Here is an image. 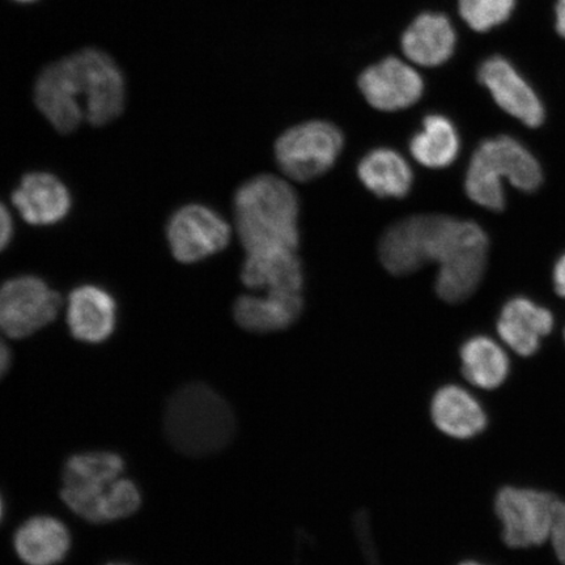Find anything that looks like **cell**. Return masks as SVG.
I'll return each mask as SVG.
<instances>
[{
  "label": "cell",
  "mask_w": 565,
  "mask_h": 565,
  "mask_svg": "<svg viewBox=\"0 0 565 565\" xmlns=\"http://www.w3.org/2000/svg\"><path fill=\"white\" fill-rule=\"evenodd\" d=\"M299 210L298 195L279 177L245 182L235 195V218L246 254L298 250Z\"/></svg>",
  "instance_id": "1"
},
{
  "label": "cell",
  "mask_w": 565,
  "mask_h": 565,
  "mask_svg": "<svg viewBox=\"0 0 565 565\" xmlns=\"http://www.w3.org/2000/svg\"><path fill=\"white\" fill-rule=\"evenodd\" d=\"M167 439L182 455L202 457L221 451L235 434V416L227 402L211 387L190 384L168 402Z\"/></svg>",
  "instance_id": "2"
},
{
  "label": "cell",
  "mask_w": 565,
  "mask_h": 565,
  "mask_svg": "<svg viewBox=\"0 0 565 565\" xmlns=\"http://www.w3.org/2000/svg\"><path fill=\"white\" fill-rule=\"evenodd\" d=\"M504 180L521 192L533 193L543 181L540 162L511 137L487 139L470 161L465 181L466 193L479 206L503 211Z\"/></svg>",
  "instance_id": "3"
},
{
  "label": "cell",
  "mask_w": 565,
  "mask_h": 565,
  "mask_svg": "<svg viewBox=\"0 0 565 565\" xmlns=\"http://www.w3.org/2000/svg\"><path fill=\"white\" fill-rule=\"evenodd\" d=\"M489 246V237L477 223L454 218L436 259V292L441 300L458 303L477 291L486 271Z\"/></svg>",
  "instance_id": "4"
},
{
  "label": "cell",
  "mask_w": 565,
  "mask_h": 565,
  "mask_svg": "<svg viewBox=\"0 0 565 565\" xmlns=\"http://www.w3.org/2000/svg\"><path fill=\"white\" fill-rule=\"evenodd\" d=\"M68 56L79 81L86 121L95 127L115 122L129 102V86L121 66L97 47H84Z\"/></svg>",
  "instance_id": "5"
},
{
  "label": "cell",
  "mask_w": 565,
  "mask_h": 565,
  "mask_svg": "<svg viewBox=\"0 0 565 565\" xmlns=\"http://www.w3.org/2000/svg\"><path fill=\"white\" fill-rule=\"evenodd\" d=\"M343 145V134L335 125L310 121L282 134L275 145V157L289 179L308 182L335 164Z\"/></svg>",
  "instance_id": "6"
},
{
  "label": "cell",
  "mask_w": 565,
  "mask_h": 565,
  "mask_svg": "<svg viewBox=\"0 0 565 565\" xmlns=\"http://www.w3.org/2000/svg\"><path fill=\"white\" fill-rule=\"evenodd\" d=\"M554 493L505 487L494 500V511L503 525L508 547L541 546L553 533L557 505Z\"/></svg>",
  "instance_id": "7"
},
{
  "label": "cell",
  "mask_w": 565,
  "mask_h": 565,
  "mask_svg": "<svg viewBox=\"0 0 565 565\" xmlns=\"http://www.w3.org/2000/svg\"><path fill=\"white\" fill-rule=\"evenodd\" d=\"M450 218L416 215L393 224L379 246L380 259L386 270L402 277L435 260Z\"/></svg>",
  "instance_id": "8"
},
{
  "label": "cell",
  "mask_w": 565,
  "mask_h": 565,
  "mask_svg": "<svg viewBox=\"0 0 565 565\" xmlns=\"http://www.w3.org/2000/svg\"><path fill=\"white\" fill-rule=\"evenodd\" d=\"M62 298L32 275L12 278L0 286V331L21 339L38 333L58 316Z\"/></svg>",
  "instance_id": "9"
},
{
  "label": "cell",
  "mask_w": 565,
  "mask_h": 565,
  "mask_svg": "<svg viewBox=\"0 0 565 565\" xmlns=\"http://www.w3.org/2000/svg\"><path fill=\"white\" fill-rule=\"evenodd\" d=\"M124 469V459L110 451L75 455L63 471L62 499L82 519L100 524L102 501Z\"/></svg>",
  "instance_id": "10"
},
{
  "label": "cell",
  "mask_w": 565,
  "mask_h": 565,
  "mask_svg": "<svg viewBox=\"0 0 565 565\" xmlns=\"http://www.w3.org/2000/svg\"><path fill=\"white\" fill-rule=\"evenodd\" d=\"M167 235L174 258L182 264H194L222 252L230 244L231 227L216 211L189 204L174 212Z\"/></svg>",
  "instance_id": "11"
},
{
  "label": "cell",
  "mask_w": 565,
  "mask_h": 565,
  "mask_svg": "<svg viewBox=\"0 0 565 565\" xmlns=\"http://www.w3.org/2000/svg\"><path fill=\"white\" fill-rule=\"evenodd\" d=\"M478 79L499 108L520 122L535 129L545 121V106L539 94L505 56L486 60L479 67Z\"/></svg>",
  "instance_id": "12"
},
{
  "label": "cell",
  "mask_w": 565,
  "mask_h": 565,
  "mask_svg": "<svg viewBox=\"0 0 565 565\" xmlns=\"http://www.w3.org/2000/svg\"><path fill=\"white\" fill-rule=\"evenodd\" d=\"M359 88L374 109L397 111L419 102L424 83L418 71L398 58H386L366 68Z\"/></svg>",
  "instance_id": "13"
},
{
  "label": "cell",
  "mask_w": 565,
  "mask_h": 565,
  "mask_svg": "<svg viewBox=\"0 0 565 565\" xmlns=\"http://www.w3.org/2000/svg\"><path fill=\"white\" fill-rule=\"evenodd\" d=\"M63 58L41 70L33 86V104L41 116L61 134L74 132L86 116L71 90L68 71Z\"/></svg>",
  "instance_id": "14"
},
{
  "label": "cell",
  "mask_w": 565,
  "mask_h": 565,
  "mask_svg": "<svg viewBox=\"0 0 565 565\" xmlns=\"http://www.w3.org/2000/svg\"><path fill=\"white\" fill-rule=\"evenodd\" d=\"M67 323L74 338L86 343H103L115 333L117 303L104 288L82 286L70 294Z\"/></svg>",
  "instance_id": "15"
},
{
  "label": "cell",
  "mask_w": 565,
  "mask_h": 565,
  "mask_svg": "<svg viewBox=\"0 0 565 565\" xmlns=\"http://www.w3.org/2000/svg\"><path fill=\"white\" fill-rule=\"evenodd\" d=\"M12 202L26 223L52 225L63 221L71 210L68 189L55 175L34 172L23 177Z\"/></svg>",
  "instance_id": "16"
},
{
  "label": "cell",
  "mask_w": 565,
  "mask_h": 565,
  "mask_svg": "<svg viewBox=\"0 0 565 565\" xmlns=\"http://www.w3.org/2000/svg\"><path fill=\"white\" fill-rule=\"evenodd\" d=\"M456 45L455 26L441 13H422L402 35V51L406 58L424 67H436L448 62Z\"/></svg>",
  "instance_id": "17"
},
{
  "label": "cell",
  "mask_w": 565,
  "mask_h": 565,
  "mask_svg": "<svg viewBox=\"0 0 565 565\" xmlns=\"http://www.w3.org/2000/svg\"><path fill=\"white\" fill-rule=\"evenodd\" d=\"M554 328V317L546 308L525 298L505 303L498 321V333L521 356H532L541 348L542 338Z\"/></svg>",
  "instance_id": "18"
},
{
  "label": "cell",
  "mask_w": 565,
  "mask_h": 565,
  "mask_svg": "<svg viewBox=\"0 0 565 565\" xmlns=\"http://www.w3.org/2000/svg\"><path fill=\"white\" fill-rule=\"evenodd\" d=\"M302 307L301 292L245 295L236 301L233 315L239 327L252 333H271L291 327Z\"/></svg>",
  "instance_id": "19"
},
{
  "label": "cell",
  "mask_w": 565,
  "mask_h": 565,
  "mask_svg": "<svg viewBox=\"0 0 565 565\" xmlns=\"http://www.w3.org/2000/svg\"><path fill=\"white\" fill-rule=\"evenodd\" d=\"M430 413L436 427L456 439H470L483 433L487 426L482 405L468 391L455 385L435 394Z\"/></svg>",
  "instance_id": "20"
},
{
  "label": "cell",
  "mask_w": 565,
  "mask_h": 565,
  "mask_svg": "<svg viewBox=\"0 0 565 565\" xmlns=\"http://www.w3.org/2000/svg\"><path fill=\"white\" fill-rule=\"evenodd\" d=\"M13 543L25 564L55 565L65 559L71 540L67 527L61 521L40 515L19 527Z\"/></svg>",
  "instance_id": "21"
},
{
  "label": "cell",
  "mask_w": 565,
  "mask_h": 565,
  "mask_svg": "<svg viewBox=\"0 0 565 565\" xmlns=\"http://www.w3.org/2000/svg\"><path fill=\"white\" fill-rule=\"evenodd\" d=\"M244 285L266 292H301L302 268L296 252L246 254Z\"/></svg>",
  "instance_id": "22"
},
{
  "label": "cell",
  "mask_w": 565,
  "mask_h": 565,
  "mask_svg": "<svg viewBox=\"0 0 565 565\" xmlns=\"http://www.w3.org/2000/svg\"><path fill=\"white\" fill-rule=\"evenodd\" d=\"M360 181L374 195L401 200L412 190L414 174L402 154L391 148L366 153L358 168Z\"/></svg>",
  "instance_id": "23"
},
{
  "label": "cell",
  "mask_w": 565,
  "mask_h": 565,
  "mask_svg": "<svg viewBox=\"0 0 565 565\" xmlns=\"http://www.w3.org/2000/svg\"><path fill=\"white\" fill-rule=\"evenodd\" d=\"M409 151L422 166L433 169L447 168L459 152V136L454 122L441 115H428L422 130L409 140Z\"/></svg>",
  "instance_id": "24"
},
{
  "label": "cell",
  "mask_w": 565,
  "mask_h": 565,
  "mask_svg": "<svg viewBox=\"0 0 565 565\" xmlns=\"http://www.w3.org/2000/svg\"><path fill=\"white\" fill-rule=\"evenodd\" d=\"M462 373L471 385L486 391L499 387L510 374V359L489 337L469 339L461 349Z\"/></svg>",
  "instance_id": "25"
},
{
  "label": "cell",
  "mask_w": 565,
  "mask_h": 565,
  "mask_svg": "<svg viewBox=\"0 0 565 565\" xmlns=\"http://www.w3.org/2000/svg\"><path fill=\"white\" fill-rule=\"evenodd\" d=\"M518 0H458L459 17L470 30L487 33L507 23Z\"/></svg>",
  "instance_id": "26"
},
{
  "label": "cell",
  "mask_w": 565,
  "mask_h": 565,
  "mask_svg": "<svg viewBox=\"0 0 565 565\" xmlns=\"http://www.w3.org/2000/svg\"><path fill=\"white\" fill-rule=\"evenodd\" d=\"M140 504L138 487L129 479L118 478L102 501L100 511H98L100 524L129 518L139 510Z\"/></svg>",
  "instance_id": "27"
},
{
  "label": "cell",
  "mask_w": 565,
  "mask_h": 565,
  "mask_svg": "<svg viewBox=\"0 0 565 565\" xmlns=\"http://www.w3.org/2000/svg\"><path fill=\"white\" fill-rule=\"evenodd\" d=\"M557 556L565 565V501H559L554 521L553 533L550 536Z\"/></svg>",
  "instance_id": "28"
},
{
  "label": "cell",
  "mask_w": 565,
  "mask_h": 565,
  "mask_svg": "<svg viewBox=\"0 0 565 565\" xmlns=\"http://www.w3.org/2000/svg\"><path fill=\"white\" fill-rule=\"evenodd\" d=\"M13 223L9 210L0 203V253L11 243Z\"/></svg>",
  "instance_id": "29"
},
{
  "label": "cell",
  "mask_w": 565,
  "mask_h": 565,
  "mask_svg": "<svg viewBox=\"0 0 565 565\" xmlns=\"http://www.w3.org/2000/svg\"><path fill=\"white\" fill-rule=\"evenodd\" d=\"M554 18L555 31L565 41V0H556Z\"/></svg>",
  "instance_id": "30"
},
{
  "label": "cell",
  "mask_w": 565,
  "mask_h": 565,
  "mask_svg": "<svg viewBox=\"0 0 565 565\" xmlns=\"http://www.w3.org/2000/svg\"><path fill=\"white\" fill-rule=\"evenodd\" d=\"M554 282L556 292L565 299V254L555 266Z\"/></svg>",
  "instance_id": "31"
},
{
  "label": "cell",
  "mask_w": 565,
  "mask_h": 565,
  "mask_svg": "<svg viewBox=\"0 0 565 565\" xmlns=\"http://www.w3.org/2000/svg\"><path fill=\"white\" fill-rule=\"evenodd\" d=\"M12 362V353L7 345V343L3 341L2 338H0V379L4 376L7 372H9L10 366Z\"/></svg>",
  "instance_id": "32"
},
{
  "label": "cell",
  "mask_w": 565,
  "mask_h": 565,
  "mask_svg": "<svg viewBox=\"0 0 565 565\" xmlns=\"http://www.w3.org/2000/svg\"><path fill=\"white\" fill-rule=\"evenodd\" d=\"M12 2L19 3V4H33L40 2V0H12Z\"/></svg>",
  "instance_id": "33"
},
{
  "label": "cell",
  "mask_w": 565,
  "mask_h": 565,
  "mask_svg": "<svg viewBox=\"0 0 565 565\" xmlns=\"http://www.w3.org/2000/svg\"><path fill=\"white\" fill-rule=\"evenodd\" d=\"M2 515H3V501H2V498H0V520H2Z\"/></svg>",
  "instance_id": "34"
},
{
  "label": "cell",
  "mask_w": 565,
  "mask_h": 565,
  "mask_svg": "<svg viewBox=\"0 0 565 565\" xmlns=\"http://www.w3.org/2000/svg\"><path fill=\"white\" fill-rule=\"evenodd\" d=\"M459 565H482V564H479V563H476V562H466V563H462V564H459Z\"/></svg>",
  "instance_id": "35"
},
{
  "label": "cell",
  "mask_w": 565,
  "mask_h": 565,
  "mask_svg": "<svg viewBox=\"0 0 565 565\" xmlns=\"http://www.w3.org/2000/svg\"><path fill=\"white\" fill-rule=\"evenodd\" d=\"M109 565H125V564H109Z\"/></svg>",
  "instance_id": "36"
},
{
  "label": "cell",
  "mask_w": 565,
  "mask_h": 565,
  "mask_svg": "<svg viewBox=\"0 0 565 565\" xmlns=\"http://www.w3.org/2000/svg\"><path fill=\"white\" fill-rule=\"evenodd\" d=\"M564 339H565V330H564Z\"/></svg>",
  "instance_id": "37"
}]
</instances>
